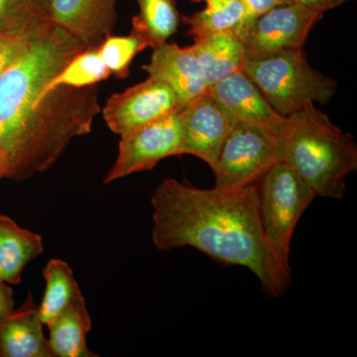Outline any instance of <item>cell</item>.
Segmentation results:
<instances>
[{
    "mask_svg": "<svg viewBox=\"0 0 357 357\" xmlns=\"http://www.w3.org/2000/svg\"><path fill=\"white\" fill-rule=\"evenodd\" d=\"M86 48L49 22L0 76V137L13 161V181L49 170L70 141L91 132L100 112L96 86L44 89Z\"/></svg>",
    "mask_w": 357,
    "mask_h": 357,
    "instance_id": "obj_1",
    "label": "cell"
},
{
    "mask_svg": "<svg viewBox=\"0 0 357 357\" xmlns=\"http://www.w3.org/2000/svg\"><path fill=\"white\" fill-rule=\"evenodd\" d=\"M152 241L159 250L192 248L225 264L248 268L269 295L292 282L270 248L260 218L259 190L199 189L169 178L152 195Z\"/></svg>",
    "mask_w": 357,
    "mask_h": 357,
    "instance_id": "obj_2",
    "label": "cell"
},
{
    "mask_svg": "<svg viewBox=\"0 0 357 357\" xmlns=\"http://www.w3.org/2000/svg\"><path fill=\"white\" fill-rule=\"evenodd\" d=\"M282 161L309 185L317 197L340 199L349 176L357 169V144L314 103L288 115L281 137Z\"/></svg>",
    "mask_w": 357,
    "mask_h": 357,
    "instance_id": "obj_3",
    "label": "cell"
},
{
    "mask_svg": "<svg viewBox=\"0 0 357 357\" xmlns=\"http://www.w3.org/2000/svg\"><path fill=\"white\" fill-rule=\"evenodd\" d=\"M243 70L284 116L309 103L326 105L337 91V82L312 68L303 48L245 57Z\"/></svg>",
    "mask_w": 357,
    "mask_h": 357,
    "instance_id": "obj_4",
    "label": "cell"
},
{
    "mask_svg": "<svg viewBox=\"0 0 357 357\" xmlns=\"http://www.w3.org/2000/svg\"><path fill=\"white\" fill-rule=\"evenodd\" d=\"M261 178L258 190L263 230L282 267L292 274L290 255L294 232L317 196L284 161L277 162Z\"/></svg>",
    "mask_w": 357,
    "mask_h": 357,
    "instance_id": "obj_5",
    "label": "cell"
},
{
    "mask_svg": "<svg viewBox=\"0 0 357 357\" xmlns=\"http://www.w3.org/2000/svg\"><path fill=\"white\" fill-rule=\"evenodd\" d=\"M280 161V137L256 126L237 122L223 143L211 170L217 187L241 188L255 184Z\"/></svg>",
    "mask_w": 357,
    "mask_h": 357,
    "instance_id": "obj_6",
    "label": "cell"
},
{
    "mask_svg": "<svg viewBox=\"0 0 357 357\" xmlns=\"http://www.w3.org/2000/svg\"><path fill=\"white\" fill-rule=\"evenodd\" d=\"M181 145L182 126L176 110L121 136L117 158L103 183L151 170L162 160L181 156Z\"/></svg>",
    "mask_w": 357,
    "mask_h": 357,
    "instance_id": "obj_7",
    "label": "cell"
},
{
    "mask_svg": "<svg viewBox=\"0 0 357 357\" xmlns=\"http://www.w3.org/2000/svg\"><path fill=\"white\" fill-rule=\"evenodd\" d=\"M323 16L298 3L269 9L251 21L241 35L245 57L303 48L310 32Z\"/></svg>",
    "mask_w": 357,
    "mask_h": 357,
    "instance_id": "obj_8",
    "label": "cell"
},
{
    "mask_svg": "<svg viewBox=\"0 0 357 357\" xmlns=\"http://www.w3.org/2000/svg\"><path fill=\"white\" fill-rule=\"evenodd\" d=\"M178 112L182 126L181 155L198 157L213 169L237 121L208 91Z\"/></svg>",
    "mask_w": 357,
    "mask_h": 357,
    "instance_id": "obj_9",
    "label": "cell"
},
{
    "mask_svg": "<svg viewBox=\"0 0 357 357\" xmlns=\"http://www.w3.org/2000/svg\"><path fill=\"white\" fill-rule=\"evenodd\" d=\"M176 110H180V105L172 89L148 77L123 93L110 96L102 115L110 130L121 137Z\"/></svg>",
    "mask_w": 357,
    "mask_h": 357,
    "instance_id": "obj_10",
    "label": "cell"
},
{
    "mask_svg": "<svg viewBox=\"0 0 357 357\" xmlns=\"http://www.w3.org/2000/svg\"><path fill=\"white\" fill-rule=\"evenodd\" d=\"M237 122L261 128L281 137L287 116L276 112L243 70L225 77L208 89Z\"/></svg>",
    "mask_w": 357,
    "mask_h": 357,
    "instance_id": "obj_11",
    "label": "cell"
},
{
    "mask_svg": "<svg viewBox=\"0 0 357 357\" xmlns=\"http://www.w3.org/2000/svg\"><path fill=\"white\" fill-rule=\"evenodd\" d=\"M117 0H43L47 18L86 47H98L112 34Z\"/></svg>",
    "mask_w": 357,
    "mask_h": 357,
    "instance_id": "obj_12",
    "label": "cell"
},
{
    "mask_svg": "<svg viewBox=\"0 0 357 357\" xmlns=\"http://www.w3.org/2000/svg\"><path fill=\"white\" fill-rule=\"evenodd\" d=\"M148 77L166 84L177 96L180 109L208 91L203 70L191 46L165 43L154 47L151 60L143 66Z\"/></svg>",
    "mask_w": 357,
    "mask_h": 357,
    "instance_id": "obj_13",
    "label": "cell"
},
{
    "mask_svg": "<svg viewBox=\"0 0 357 357\" xmlns=\"http://www.w3.org/2000/svg\"><path fill=\"white\" fill-rule=\"evenodd\" d=\"M31 295L0 318V357H54Z\"/></svg>",
    "mask_w": 357,
    "mask_h": 357,
    "instance_id": "obj_14",
    "label": "cell"
},
{
    "mask_svg": "<svg viewBox=\"0 0 357 357\" xmlns=\"http://www.w3.org/2000/svg\"><path fill=\"white\" fill-rule=\"evenodd\" d=\"M44 252L43 238L0 215V281L18 285L28 263Z\"/></svg>",
    "mask_w": 357,
    "mask_h": 357,
    "instance_id": "obj_15",
    "label": "cell"
},
{
    "mask_svg": "<svg viewBox=\"0 0 357 357\" xmlns=\"http://www.w3.org/2000/svg\"><path fill=\"white\" fill-rule=\"evenodd\" d=\"M191 48L198 59L208 89L243 70L245 50L241 37L234 33H218L196 40Z\"/></svg>",
    "mask_w": 357,
    "mask_h": 357,
    "instance_id": "obj_16",
    "label": "cell"
},
{
    "mask_svg": "<svg viewBox=\"0 0 357 357\" xmlns=\"http://www.w3.org/2000/svg\"><path fill=\"white\" fill-rule=\"evenodd\" d=\"M49 345L53 356L96 357L86 344L91 318L84 296L70 303L49 324Z\"/></svg>",
    "mask_w": 357,
    "mask_h": 357,
    "instance_id": "obj_17",
    "label": "cell"
},
{
    "mask_svg": "<svg viewBox=\"0 0 357 357\" xmlns=\"http://www.w3.org/2000/svg\"><path fill=\"white\" fill-rule=\"evenodd\" d=\"M192 1L206 3L203 10L181 18L188 26V35L192 36L194 41L218 33H234L241 37L248 27V9L243 0Z\"/></svg>",
    "mask_w": 357,
    "mask_h": 357,
    "instance_id": "obj_18",
    "label": "cell"
},
{
    "mask_svg": "<svg viewBox=\"0 0 357 357\" xmlns=\"http://www.w3.org/2000/svg\"><path fill=\"white\" fill-rule=\"evenodd\" d=\"M46 289L39 307L44 326H48L70 303L83 296L75 279L74 272L62 259L49 260L43 269Z\"/></svg>",
    "mask_w": 357,
    "mask_h": 357,
    "instance_id": "obj_19",
    "label": "cell"
},
{
    "mask_svg": "<svg viewBox=\"0 0 357 357\" xmlns=\"http://www.w3.org/2000/svg\"><path fill=\"white\" fill-rule=\"evenodd\" d=\"M137 3L139 13L133 17L131 31L146 40L149 47L165 43L177 32L182 17L176 0H137Z\"/></svg>",
    "mask_w": 357,
    "mask_h": 357,
    "instance_id": "obj_20",
    "label": "cell"
},
{
    "mask_svg": "<svg viewBox=\"0 0 357 357\" xmlns=\"http://www.w3.org/2000/svg\"><path fill=\"white\" fill-rule=\"evenodd\" d=\"M112 76L103 62L98 47H89L75 56L67 65L49 82L44 89L59 86L70 88H86L96 86Z\"/></svg>",
    "mask_w": 357,
    "mask_h": 357,
    "instance_id": "obj_21",
    "label": "cell"
},
{
    "mask_svg": "<svg viewBox=\"0 0 357 357\" xmlns=\"http://www.w3.org/2000/svg\"><path fill=\"white\" fill-rule=\"evenodd\" d=\"M50 22L43 0H0V35H31Z\"/></svg>",
    "mask_w": 357,
    "mask_h": 357,
    "instance_id": "obj_22",
    "label": "cell"
},
{
    "mask_svg": "<svg viewBox=\"0 0 357 357\" xmlns=\"http://www.w3.org/2000/svg\"><path fill=\"white\" fill-rule=\"evenodd\" d=\"M148 47L146 40L131 31L128 36L110 35L98 46V51L112 75L124 79L129 75V68L134 58Z\"/></svg>",
    "mask_w": 357,
    "mask_h": 357,
    "instance_id": "obj_23",
    "label": "cell"
},
{
    "mask_svg": "<svg viewBox=\"0 0 357 357\" xmlns=\"http://www.w3.org/2000/svg\"><path fill=\"white\" fill-rule=\"evenodd\" d=\"M40 30L31 35H0V76L25 53L32 39L35 35L38 34Z\"/></svg>",
    "mask_w": 357,
    "mask_h": 357,
    "instance_id": "obj_24",
    "label": "cell"
},
{
    "mask_svg": "<svg viewBox=\"0 0 357 357\" xmlns=\"http://www.w3.org/2000/svg\"><path fill=\"white\" fill-rule=\"evenodd\" d=\"M248 9V24L260 14L279 6L293 3L292 0H243Z\"/></svg>",
    "mask_w": 357,
    "mask_h": 357,
    "instance_id": "obj_25",
    "label": "cell"
},
{
    "mask_svg": "<svg viewBox=\"0 0 357 357\" xmlns=\"http://www.w3.org/2000/svg\"><path fill=\"white\" fill-rule=\"evenodd\" d=\"M349 1H352V0H292L293 3L300 4L310 10L321 14L325 13L326 11L337 8Z\"/></svg>",
    "mask_w": 357,
    "mask_h": 357,
    "instance_id": "obj_26",
    "label": "cell"
},
{
    "mask_svg": "<svg viewBox=\"0 0 357 357\" xmlns=\"http://www.w3.org/2000/svg\"><path fill=\"white\" fill-rule=\"evenodd\" d=\"M14 297L13 291L8 284L0 281V318L6 316L13 311Z\"/></svg>",
    "mask_w": 357,
    "mask_h": 357,
    "instance_id": "obj_27",
    "label": "cell"
},
{
    "mask_svg": "<svg viewBox=\"0 0 357 357\" xmlns=\"http://www.w3.org/2000/svg\"><path fill=\"white\" fill-rule=\"evenodd\" d=\"M0 178L13 180V161L1 137H0Z\"/></svg>",
    "mask_w": 357,
    "mask_h": 357,
    "instance_id": "obj_28",
    "label": "cell"
}]
</instances>
